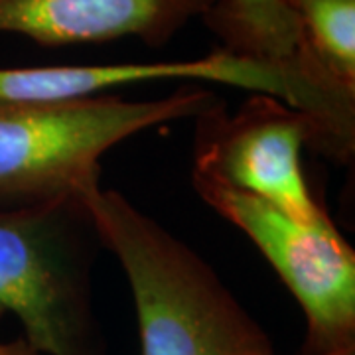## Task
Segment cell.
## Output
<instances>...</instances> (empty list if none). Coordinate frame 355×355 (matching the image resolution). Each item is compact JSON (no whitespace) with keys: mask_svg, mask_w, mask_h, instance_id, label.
I'll return each instance as SVG.
<instances>
[{"mask_svg":"<svg viewBox=\"0 0 355 355\" xmlns=\"http://www.w3.org/2000/svg\"><path fill=\"white\" fill-rule=\"evenodd\" d=\"M137 310L140 355H277L265 330L190 245L116 190L83 196Z\"/></svg>","mask_w":355,"mask_h":355,"instance_id":"obj_1","label":"cell"},{"mask_svg":"<svg viewBox=\"0 0 355 355\" xmlns=\"http://www.w3.org/2000/svg\"><path fill=\"white\" fill-rule=\"evenodd\" d=\"M216 101L202 87L150 101L111 93L60 101L0 99V207L83 200L101 186L107 150L148 128L196 119Z\"/></svg>","mask_w":355,"mask_h":355,"instance_id":"obj_2","label":"cell"},{"mask_svg":"<svg viewBox=\"0 0 355 355\" xmlns=\"http://www.w3.org/2000/svg\"><path fill=\"white\" fill-rule=\"evenodd\" d=\"M103 247L79 198L0 207V318L40 355H101L91 266Z\"/></svg>","mask_w":355,"mask_h":355,"instance_id":"obj_3","label":"cell"},{"mask_svg":"<svg viewBox=\"0 0 355 355\" xmlns=\"http://www.w3.org/2000/svg\"><path fill=\"white\" fill-rule=\"evenodd\" d=\"M205 81L277 97L312 119L318 153L349 162L355 146V91L217 50L198 60L154 64L0 67V99L60 101L107 95L109 91L156 81Z\"/></svg>","mask_w":355,"mask_h":355,"instance_id":"obj_4","label":"cell"},{"mask_svg":"<svg viewBox=\"0 0 355 355\" xmlns=\"http://www.w3.org/2000/svg\"><path fill=\"white\" fill-rule=\"evenodd\" d=\"M193 190L241 229L300 304L308 354L355 345V251L330 216L304 223L277 205L191 172Z\"/></svg>","mask_w":355,"mask_h":355,"instance_id":"obj_5","label":"cell"},{"mask_svg":"<svg viewBox=\"0 0 355 355\" xmlns=\"http://www.w3.org/2000/svg\"><path fill=\"white\" fill-rule=\"evenodd\" d=\"M318 150L312 119L277 97L251 93L233 114L217 99L196 116L193 170L314 223L328 216L314 200L302 148Z\"/></svg>","mask_w":355,"mask_h":355,"instance_id":"obj_6","label":"cell"},{"mask_svg":"<svg viewBox=\"0 0 355 355\" xmlns=\"http://www.w3.org/2000/svg\"><path fill=\"white\" fill-rule=\"evenodd\" d=\"M219 0H0V34L40 46L137 38L160 48Z\"/></svg>","mask_w":355,"mask_h":355,"instance_id":"obj_7","label":"cell"},{"mask_svg":"<svg viewBox=\"0 0 355 355\" xmlns=\"http://www.w3.org/2000/svg\"><path fill=\"white\" fill-rule=\"evenodd\" d=\"M202 20L221 40V50L229 53L355 89L343 85L324 67L308 46L298 18L282 0H219Z\"/></svg>","mask_w":355,"mask_h":355,"instance_id":"obj_8","label":"cell"},{"mask_svg":"<svg viewBox=\"0 0 355 355\" xmlns=\"http://www.w3.org/2000/svg\"><path fill=\"white\" fill-rule=\"evenodd\" d=\"M302 26L318 60L343 85L355 87V0H282Z\"/></svg>","mask_w":355,"mask_h":355,"instance_id":"obj_9","label":"cell"},{"mask_svg":"<svg viewBox=\"0 0 355 355\" xmlns=\"http://www.w3.org/2000/svg\"><path fill=\"white\" fill-rule=\"evenodd\" d=\"M0 355H40L36 349H32L24 338L16 342L2 343L0 342Z\"/></svg>","mask_w":355,"mask_h":355,"instance_id":"obj_10","label":"cell"},{"mask_svg":"<svg viewBox=\"0 0 355 355\" xmlns=\"http://www.w3.org/2000/svg\"><path fill=\"white\" fill-rule=\"evenodd\" d=\"M302 355H355V345H354V347H342V349H334V352H322V354H308V352H304Z\"/></svg>","mask_w":355,"mask_h":355,"instance_id":"obj_11","label":"cell"}]
</instances>
